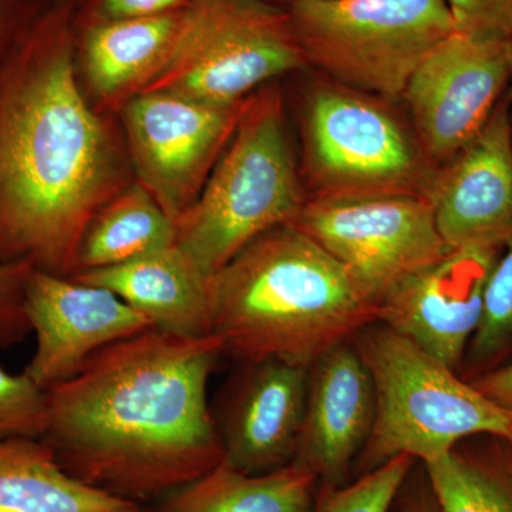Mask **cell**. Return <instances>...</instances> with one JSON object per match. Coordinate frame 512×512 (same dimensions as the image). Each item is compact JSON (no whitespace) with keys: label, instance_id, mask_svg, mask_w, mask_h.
<instances>
[{"label":"cell","instance_id":"obj_1","mask_svg":"<svg viewBox=\"0 0 512 512\" xmlns=\"http://www.w3.org/2000/svg\"><path fill=\"white\" fill-rule=\"evenodd\" d=\"M221 356L212 335L183 339L148 329L113 343L47 389L42 440L70 476L154 504L224 461L208 402Z\"/></svg>","mask_w":512,"mask_h":512},{"label":"cell","instance_id":"obj_2","mask_svg":"<svg viewBox=\"0 0 512 512\" xmlns=\"http://www.w3.org/2000/svg\"><path fill=\"white\" fill-rule=\"evenodd\" d=\"M76 0H62L0 72V264L73 274L110 201L109 137L76 82Z\"/></svg>","mask_w":512,"mask_h":512},{"label":"cell","instance_id":"obj_3","mask_svg":"<svg viewBox=\"0 0 512 512\" xmlns=\"http://www.w3.org/2000/svg\"><path fill=\"white\" fill-rule=\"evenodd\" d=\"M211 335L237 362L309 367L377 322V305L318 242L279 225L211 279Z\"/></svg>","mask_w":512,"mask_h":512},{"label":"cell","instance_id":"obj_4","mask_svg":"<svg viewBox=\"0 0 512 512\" xmlns=\"http://www.w3.org/2000/svg\"><path fill=\"white\" fill-rule=\"evenodd\" d=\"M353 343L372 376L376 412L352 480L400 456L436 460L470 437L512 440L510 414L412 340L373 322Z\"/></svg>","mask_w":512,"mask_h":512},{"label":"cell","instance_id":"obj_5","mask_svg":"<svg viewBox=\"0 0 512 512\" xmlns=\"http://www.w3.org/2000/svg\"><path fill=\"white\" fill-rule=\"evenodd\" d=\"M227 147L175 221V244L210 279L254 239L291 224L306 202L274 90L242 103Z\"/></svg>","mask_w":512,"mask_h":512},{"label":"cell","instance_id":"obj_6","mask_svg":"<svg viewBox=\"0 0 512 512\" xmlns=\"http://www.w3.org/2000/svg\"><path fill=\"white\" fill-rule=\"evenodd\" d=\"M286 9L306 64L390 101L454 32L447 0H296Z\"/></svg>","mask_w":512,"mask_h":512},{"label":"cell","instance_id":"obj_7","mask_svg":"<svg viewBox=\"0 0 512 512\" xmlns=\"http://www.w3.org/2000/svg\"><path fill=\"white\" fill-rule=\"evenodd\" d=\"M303 66L288 9L271 0H197L170 56L137 93L235 107L259 84Z\"/></svg>","mask_w":512,"mask_h":512},{"label":"cell","instance_id":"obj_8","mask_svg":"<svg viewBox=\"0 0 512 512\" xmlns=\"http://www.w3.org/2000/svg\"><path fill=\"white\" fill-rule=\"evenodd\" d=\"M303 138L313 198L426 195L433 180L394 114L336 83L309 94Z\"/></svg>","mask_w":512,"mask_h":512},{"label":"cell","instance_id":"obj_9","mask_svg":"<svg viewBox=\"0 0 512 512\" xmlns=\"http://www.w3.org/2000/svg\"><path fill=\"white\" fill-rule=\"evenodd\" d=\"M329 252L376 303L448 249L421 194L312 198L291 222Z\"/></svg>","mask_w":512,"mask_h":512},{"label":"cell","instance_id":"obj_10","mask_svg":"<svg viewBox=\"0 0 512 512\" xmlns=\"http://www.w3.org/2000/svg\"><path fill=\"white\" fill-rule=\"evenodd\" d=\"M512 40L454 30L419 64L402 99L421 153L451 161L480 134L511 79Z\"/></svg>","mask_w":512,"mask_h":512},{"label":"cell","instance_id":"obj_11","mask_svg":"<svg viewBox=\"0 0 512 512\" xmlns=\"http://www.w3.org/2000/svg\"><path fill=\"white\" fill-rule=\"evenodd\" d=\"M241 106H208L165 92H138L128 101L124 123L141 184L174 222L200 195Z\"/></svg>","mask_w":512,"mask_h":512},{"label":"cell","instance_id":"obj_12","mask_svg":"<svg viewBox=\"0 0 512 512\" xmlns=\"http://www.w3.org/2000/svg\"><path fill=\"white\" fill-rule=\"evenodd\" d=\"M238 365L211 406L222 463L248 476L289 466L301 441L309 367L278 359Z\"/></svg>","mask_w":512,"mask_h":512},{"label":"cell","instance_id":"obj_13","mask_svg":"<svg viewBox=\"0 0 512 512\" xmlns=\"http://www.w3.org/2000/svg\"><path fill=\"white\" fill-rule=\"evenodd\" d=\"M25 311L36 349L23 372L46 390L76 376L99 350L153 329L113 292L37 269Z\"/></svg>","mask_w":512,"mask_h":512},{"label":"cell","instance_id":"obj_14","mask_svg":"<svg viewBox=\"0 0 512 512\" xmlns=\"http://www.w3.org/2000/svg\"><path fill=\"white\" fill-rule=\"evenodd\" d=\"M500 249H451L384 296L377 322L458 372L480 326L485 288Z\"/></svg>","mask_w":512,"mask_h":512},{"label":"cell","instance_id":"obj_15","mask_svg":"<svg viewBox=\"0 0 512 512\" xmlns=\"http://www.w3.org/2000/svg\"><path fill=\"white\" fill-rule=\"evenodd\" d=\"M426 197L450 251L504 247L512 237V127L504 106L433 177Z\"/></svg>","mask_w":512,"mask_h":512},{"label":"cell","instance_id":"obj_16","mask_svg":"<svg viewBox=\"0 0 512 512\" xmlns=\"http://www.w3.org/2000/svg\"><path fill=\"white\" fill-rule=\"evenodd\" d=\"M308 372L305 417L293 463L312 471L320 487H342L352 481L356 458L372 431L375 386L353 339L320 355Z\"/></svg>","mask_w":512,"mask_h":512},{"label":"cell","instance_id":"obj_17","mask_svg":"<svg viewBox=\"0 0 512 512\" xmlns=\"http://www.w3.org/2000/svg\"><path fill=\"white\" fill-rule=\"evenodd\" d=\"M70 278L113 292L141 313L151 328L167 335L183 339L211 335V279L177 244Z\"/></svg>","mask_w":512,"mask_h":512},{"label":"cell","instance_id":"obj_18","mask_svg":"<svg viewBox=\"0 0 512 512\" xmlns=\"http://www.w3.org/2000/svg\"><path fill=\"white\" fill-rule=\"evenodd\" d=\"M185 9L146 18L77 22V56L93 92L111 99L140 89L170 56Z\"/></svg>","mask_w":512,"mask_h":512},{"label":"cell","instance_id":"obj_19","mask_svg":"<svg viewBox=\"0 0 512 512\" xmlns=\"http://www.w3.org/2000/svg\"><path fill=\"white\" fill-rule=\"evenodd\" d=\"M70 476L43 440L0 443V512H143Z\"/></svg>","mask_w":512,"mask_h":512},{"label":"cell","instance_id":"obj_20","mask_svg":"<svg viewBox=\"0 0 512 512\" xmlns=\"http://www.w3.org/2000/svg\"><path fill=\"white\" fill-rule=\"evenodd\" d=\"M318 477L292 463L248 476L221 463L143 512H312Z\"/></svg>","mask_w":512,"mask_h":512},{"label":"cell","instance_id":"obj_21","mask_svg":"<svg viewBox=\"0 0 512 512\" xmlns=\"http://www.w3.org/2000/svg\"><path fill=\"white\" fill-rule=\"evenodd\" d=\"M175 222L143 184L107 202L84 231L73 275L126 264L175 244Z\"/></svg>","mask_w":512,"mask_h":512},{"label":"cell","instance_id":"obj_22","mask_svg":"<svg viewBox=\"0 0 512 512\" xmlns=\"http://www.w3.org/2000/svg\"><path fill=\"white\" fill-rule=\"evenodd\" d=\"M485 439L470 437L446 456L421 463L439 512H512V440Z\"/></svg>","mask_w":512,"mask_h":512},{"label":"cell","instance_id":"obj_23","mask_svg":"<svg viewBox=\"0 0 512 512\" xmlns=\"http://www.w3.org/2000/svg\"><path fill=\"white\" fill-rule=\"evenodd\" d=\"M503 248L485 288L480 326L461 363L471 380L495 369L512 349V237Z\"/></svg>","mask_w":512,"mask_h":512},{"label":"cell","instance_id":"obj_24","mask_svg":"<svg viewBox=\"0 0 512 512\" xmlns=\"http://www.w3.org/2000/svg\"><path fill=\"white\" fill-rule=\"evenodd\" d=\"M417 461L400 456L338 488L319 487L312 512H390L397 491Z\"/></svg>","mask_w":512,"mask_h":512},{"label":"cell","instance_id":"obj_25","mask_svg":"<svg viewBox=\"0 0 512 512\" xmlns=\"http://www.w3.org/2000/svg\"><path fill=\"white\" fill-rule=\"evenodd\" d=\"M49 423L47 390L25 372L9 373L0 367V443L42 440Z\"/></svg>","mask_w":512,"mask_h":512},{"label":"cell","instance_id":"obj_26","mask_svg":"<svg viewBox=\"0 0 512 512\" xmlns=\"http://www.w3.org/2000/svg\"><path fill=\"white\" fill-rule=\"evenodd\" d=\"M33 271L29 262L0 264V350L15 348L32 335L25 293Z\"/></svg>","mask_w":512,"mask_h":512},{"label":"cell","instance_id":"obj_27","mask_svg":"<svg viewBox=\"0 0 512 512\" xmlns=\"http://www.w3.org/2000/svg\"><path fill=\"white\" fill-rule=\"evenodd\" d=\"M454 30L512 40V0H447Z\"/></svg>","mask_w":512,"mask_h":512},{"label":"cell","instance_id":"obj_28","mask_svg":"<svg viewBox=\"0 0 512 512\" xmlns=\"http://www.w3.org/2000/svg\"><path fill=\"white\" fill-rule=\"evenodd\" d=\"M62 0H0V72Z\"/></svg>","mask_w":512,"mask_h":512},{"label":"cell","instance_id":"obj_29","mask_svg":"<svg viewBox=\"0 0 512 512\" xmlns=\"http://www.w3.org/2000/svg\"><path fill=\"white\" fill-rule=\"evenodd\" d=\"M197 0H84L77 22L146 18L188 8Z\"/></svg>","mask_w":512,"mask_h":512},{"label":"cell","instance_id":"obj_30","mask_svg":"<svg viewBox=\"0 0 512 512\" xmlns=\"http://www.w3.org/2000/svg\"><path fill=\"white\" fill-rule=\"evenodd\" d=\"M390 512H439L429 476L420 461L414 464L404 478Z\"/></svg>","mask_w":512,"mask_h":512},{"label":"cell","instance_id":"obj_31","mask_svg":"<svg viewBox=\"0 0 512 512\" xmlns=\"http://www.w3.org/2000/svg\"><path fill=\"white\" fill-rule=\"evenodd\" d=\"M470 382L505 413L510 414L512 419V363L495 367Z\"/></svg>","mask_w":512,"mask_h":512},{"label":"cell","instance_id":"obj_32","mask_svg":"<svg viewBox=\"0 0 512 512\" xmlns=\"http://www.w3.org/2000/svg\"><path fill=\"white\" fill-rule=\"evenodd\" d=\"M279 2L285 3L286 6L292 5L296 0H279Z\"/></svg>","mask_w":512,"mask_h":512},{"label":"cell","instance_id":"obj_33","mask_svg":"<svg viewBox=\"0 0 512 512\" xmlns=\"http://www.w3.org/2000/svg\"><path fill=\"white\" fill-rule=\"evenodd\" d=\"M511 79H512V70H511Z\"/></svg>","mask_w":512,"mask_h":512}]
</instances>
